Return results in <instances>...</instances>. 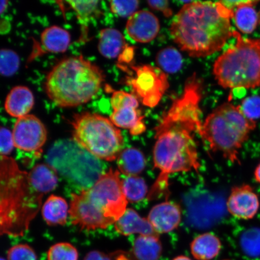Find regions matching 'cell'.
<instances>
[{"label":"cell","instance_id":"ac0fdd59","mask_svg":"<svg viewBox=\"0 0 260 260\" xmlns=\"http://www.w3.org/2000/svg\"><path fill=\"white\" fill-rule=\"evenodd\" d=\"M126 47L124 37L116 29L107 28L100 32L99 50L103 56L107 58L118 57Z\"/></svg>","mask_w":260,"mask_h":260},{"label":"cell","instance_id":"ba28073f","mask_svg":"<svg viewBox=\"0 0 260 260\" xmlns=\"http://www.w3.org/2000/svg\"><path fill=\"white\" fill-rule=\"evenodd\" d=\"M73 140L99 160L113 161L123 150L124 141L111 120L99 114H76L71 121Z\"/></svg>","mask_w":260,"mask_h":260},{"label":"cell","instance_id":"484cf974","mask_svg":"<svg viewBox=\"0 0 260 260\" xmlns=\"http://www.w3.org/2000/svg\"><path fill=\"white\" fill-rule=\"evenodd\" d=\"M158 68L165 73L174 74L180 71L183 57L176 48L169 47L159 51L155 58Z\"/></svg>","mask_w":260,"mask_h":260},{"label":"cell","instance_id":"836d02e7","mask_svg":"<svg viewBox=\"0 0 260 260\" xmlns=\"http://www.w3.org/2000/svg\"><path fill=\"white\" fill-rule=\"evenodd\" d=\"M15 146L12 132L5 127L0 129V151L1 155L8 156Z\"/></svg>","mask_w":260,"mask_h":260},{"label":"cell","instance_id":"2e32d148","mask_svg":"<svg viewBox=\"0 0 260 260\" xmlns=\"http://www.w3.org/2000/svg\"><path fill=\"white\" fill-rule=\"evenodd\" d=\"M114 225L117 233L123 236H129L133 234H139L140 236L158 235L148 218L140 216L137 211L132 209H126Z\"/></svg>","mask_w":260,"mask_h":260},{"label":"cell","instance_id":"5bb4252c","mask_svg":"<svg viewBox=\"0 0 260 260\" xmlns=\"http://www.w3.org/2000/svg\"><path fill=\"white\" fill-rule=\"evenodd\" d=\"M158 19L151 12L139 11L130 16L126 29L133 40L139 43H148L154 40L160 31Z\"/></svg>","mask_w":260,"mask_h":260},{"label":"cell","instance_id":"83f0119b","mask_svg":"<svg viewBox=\"0 0 260 260\" xmlns=\"http://www.w3.org/2000/svg\"><path fill=\"white\" fill-rule=\"evenodd\" d=\"M240 246L242 251L249 257L260 256V231L250 229L244 233L240 238Z\"/></svg>","mask_w":260,"mask_h":260},{"label":"cell","instance_id":"ab89813d","mask_svg":"<svg viewBox=\"0 0 260 260\" xmlns=\"http://www.w3.org/2000/svg\"><path fill=\"white\" fill-rule=\"evenodd\" d=\"M255 179L260 184V164L256 167L254 172Z\"/></svg>","mask_w":260,"mask_h":260},{"label":"cell","instance_id":"277c9868","mask_svg":"<svg viewBox=\"0 0 260 260\" xmlns=\"http://www.w3.org/2000/svg\"><path fill=\"white\" fill-rule=\"evenodd\" d=\"M128 203L119 172L110 168L92 187L71 194V222L82 230L106 229L121 218Z\"/></svg>","mask_w":260,"mask_h":260},{"label":"cell","instance_id":"ee69618b","mask_svg":"<svg viewBox=\"0 0 260 260\" xmlns=\"http://www.w3.org/2000/svg\"><path fill=\"white\" fill-rule=\"evenodd\" d=\"M1 260H7V259L2 258Z\"/></svg>","mask_w":260,"mask_h":260},{"label":"cell","instance_id":"603a6c76","mask_svg":"<svg viewBox=\"0 0 260 260\" xmlns=\"http://www.w3.org/2000/svg\"><path fill=\"white\" fill-rule=\"evenodd\" d=\"M133 251L138 260H158L162 252L158 235L139 236L133 244Z\"/></svg>","mask_w":260,"mask_h":260},{"label":"cell","instance_id":"ffe728a7","mask_svg":"<svg viewBox=\"0 0 260 260\" xmlns=\"http://www.w3.org/2000/svg\"><path fill=\"white\" fill-rule=\"evenodd\" d=\"M42 214L48 225H63L67 222L70 209L63 198L52 194L42 206Z\"/></svg>","mask_w":260,"mask_h":260},{"label":"cell","instance_id":"f35d334b","mask_svg":"<svg viewBox=\"0 0 260 260\" xmlns=\"http://www.w3.org/2000/svg\"><path fill=\"white\" fill-rule=\"evenodd\" d=\"M233 95L236 98H240L246 94V89L244 88H235L233 89Z\"/></svg>","mask_w":260,"mask_h":260},{"label":"cell","instance_id":"d6a6232c","mask_svg":"<svg viewBox=\"0 0 260 260\" xmlns=\"http://www.w3.org/2000/svg\"><path fill=\"white\" fill-rule=\"evenodd\" d=\"M7 260H37V255L30 246L19 244L10 248Z\"/></svg>","mask_w":260,"mask_h":260},{"label":"cell","instance_id":"f1b7e54d","mask_svg":"<svg viewBox=\"0 0 260 260\" xmlns=\"http://www.w3.org/2000/svg\"><path fill=\"white\" fill-rule=\"evenodd\" d=\"M79 252L71 243L61 242L55 244L49 249L47 260H78Z\"/></svg>","mask_w":260,"mask_h":260},{"label":"cell","instance_id":"f6af8a7d","mask_svg":"<svg viewBox=\"0 0 260 260\" xmlns=\"http://www.w3.org/2000/svg\"><path fill=\"white\" fill-rule=\"evenodd\" d=\"M224 260H229V259H224Z\"/></svg>","mask_w":260,"mask_h":260},{"label":"cell","instance_id":"4316f807","mask_svg":"<svg viewBox=\"0 0 260 260\" xmlns=\"http://www.w3.org/2000/svg\"><path fill=\"white\" fill-rule=\"evenodd\" d=\"M123 193L128 202L136 203L148 195V188L145 181L139 176L126 177L122 180Z\"/></svg>","mask_w":260,"mask_h":260},{"label":"cell","instance_id":"e575fe53","mask_svg":"<svg viewBox=\"0 0 260 260\" xmlns=\"http://www.w3.org/2000/svg\"><path fill=\"white\" fill-rule=\"evenodd\" d=\"M148 4L151 9L162 12L166 17H170L172 15V11L170 8V3L167 0L148 1Z\"/></svg>","mask_w":260,"mask_h":260},{"label":"cell","instance_id":"3957f363","mask_svg":"<svg viewBox=\"0 0 260 260\" xmlns=\"http://www.w3.org/2000/svg\"><path fill=\"white\" fill-rule=\"evenodd\" d=\"M234 15L235 12L220 2H191L174 16L171 35L190 56H209L220 51L233 37L230 19Z\"/></svg>","mask_w":260,"mask_h":260},{"label":"cell","instance_id":"d4e9b609","mask_svg":"<svg viewBox=\"0 0 260 260\" xmlns=\"http://www.w3.org/2000/svg\"><path fill=\"white\" fill-rule=\"evenodd\" d=\"M76 13L78 20L81 26L83 39L86 37L87 30L92 19L99 16V1L67 2Z\"/></svg>","mask_w":260,"mask_h":260},{"label":"cell","instance_id":"7a4b0ae2","mask_svg":"<svg viewBox=\"0 0 260 260\" xmlns=\"http://www.w3.org/2000/svg\"><path fill=\"white\" fill-rule=\"evenodd\" d=\"M57 173L48 164L22 171L14 158L1 155L0 234L24 236L40 210L44 195L56 188Z\"/></svg>","mask_w":260,"mask_h":260},{"label":"cell","instance_id":"60d3db41","mask_svg":"<svg viewBox=\"0 0 260 260\" xmlns=\"http://www.w3.org/2000/svg\"><path fill=\"white\" fill-rule=\"evenodd\" d=\"M8 5V1H1V14H3V12L6 11V8H7Z\"/></svg>","mask_w":260,"mask_h":260},{"label":"cell","instance_id":"44dd1931","mask_svg":"<svg viewBox=\"0 0 260 260\" xmlns=\"http://www.w3.org/2000/svg\"><path fill=\"white\" fill-rule=\"evenodd\" d=\"M41 41L42 47L49 53H63L69 47L71 36L64 28L53 25L42 32Z\"/></svg>","mask_w":260,"mask_h":260},{"label":"cell","instance_id":"74e56055","mask_svg":"<svg viewBox=\"0 0 260 260\" xmlns=\"http://www.w3.org/2000/svg\"><path fill=\"white\" fill-rule=\"evenodd\" d=\"M246 2V1H232H232H220V2L228 9L235 12V10L238 8L240 5L243 4V3H245Z\"/></svg>","mask_w":260,"mask_h":260},{"label":"cell","instance_id":"f546056e","mask_svg":"<svg viewBox=\"0 0 260 260\" xmlns=\"http://www.w3.org/2000/svg\"><path fill=\"white\" fill-rule=\"evenodd\" d=\"M0 55V72L3 76H12L17 72L20 64L18 55L7 48L2 49Z\"/></svg>","mask_w":260,"mask_h":260},{"label":"cell","instance_id":"9a60e30c","mask_svg":"<svg viewBox=\"0 0 260 260\" xmlns=\"http://www.w3.org/2000/svg\"><path fill=\"white\" fill-rule=\"evenodd\" d=\"M147 218L157 235L170 233L181 222L180 207L176 203L166 201L153 207Z\"/></svg>","mask_w":260,"mask_h":260},{"label":"cell","instance_id":"9c48e42d","mask_svg":"<svg viewBox=\"0 0 260 260\" xmlns=\"http://www.w3.org/2000/svg\"><path fill=\"white\" fill-rule=\"evenodd\" d=\"M47 161L57 174L82 190L92 187L104 174L100 160L74 140L55 143L48 152Z\"/></svg>","mask_w":260,"mask_h":260},{"label":"cell","instance_id":"cb8c5ba5","mask_svg":"<svg viewBox=\"0 0 260 260\" xmlns=\"http://www.w3.org/2000/svg\"><path fill=\"white\" fill-rule=\"evenodd\" d=\"M256 3L258 2L246 1L235 11L234 18L236 27L243 34H252L259 24V13L254 8Z\"/></svg>","mask_w":260,"mask_h":260},{"label":"cell","instance_id":"b9f144b4","mask_svg":"<svg viewBox=\"0 0 260 260\" xmlns=\"http://www.w3.org/2000/svg\"><path fill=\"white\" fill-rule=\"evenodd\" d=\"M172 260H192L190 259L189 257H187V256L185 255H180L177 256V257L174 258Z\"/></svg>","mask_w":260,"mask_h":260},{"label":"cell","instance_id":"30bf717a","mask_svg":"<svg viewBox=\"0 0 260 260\" xmlns=\"http://www.w3.org/2000/svg\"><path fill=\"white\" fill-rule=\"evenodd\" d=\"M131 68L136 76L127 78L126 83L132 87L135 95L145 106L152 108L157 106L170 86L167 74L149 64L133 65Z\"/></svg>","mask_w":260,"mask_h":260},{"label":"cell","instance_id":"e0dca14e","mask_svg":"<svg viewBox=\"0 0 260 260\" xmlns=\"http://www.w3.org/2000/svg\"><path fill=\"white\" fill-rule=\"evenodd\" d=\"M34 103V96L28 87L16 86L6 97L5 109L10 116L19 118L28 115Z\"/></svg>","mask_w":260,"mask_h":260},{"label":"cell","instance_id":"8d00e7d4","mask_svg":"<svg viewBox=\"0 0 260 260\" xmlns=\"http://www.w3.org/2000/svg\"><path fill=\"white\" fill-rule=\"evenodd\" d=\"M133 56H134V48L127 46L119 56V60L123 62L128 63L133 59Z\"/></svg>","mask_w":260,"mask_h":260},{"label":"cell","instance_id":"7bdbcfd3","mask_svg":"<svg viewBox=\"0 0 260 260\" xmlns=\"http://www.w3.org/2000/svg\"><path fill=\"white\" fill-rule=\"evenodd\" d=\"M259 24H260V11L259 12Z\"/></svg>","mask_w":260,"mask_h":260},{"label":"cell","instance_id":"1f68e13d","mask_svg":"<svg viewBox=\"0 0 260 260\" xmlns=\"http://www.w3.org/2000/svg\"><path fill=\"white\" fill-rule=\"evenodd\" d=\"M243 115L249 119L254 121L260 118V97L252 96L246 98L239 106Z\"/></svg>","mask_w":260,"mask_h":260},{"label":"cell","instance_id":"8992f818","mask_svg":"<svg viewBox=\"0 0 260 260\" xmlns=\"http://www.w3.org/2000/svg\"><path fill=\"white\" fill-rule=\"evenodd\" d=\"M255 126V122L247 118L239 106L225 103L207 117L199 135L211 151L239 162V150Z\"/></svg>","mask_w":260,"mask_h":260},{"label":"cell","instance_id":"8fae6325","mask_svg":"<svg viewBox=\"0 0 260 260\" xmlns=\"http://www.w3.org/2000/svg\"><path fill=\"white\" fill-rule=\"evenodd\" d=\"M113 112L110 119L117 127L128 129L132 136L142 135L146 130L145 118L138 110L139 102L133 94L122 90L115 91L111 97Z\"/></svg>","mask_w":260,"mask_h":260},{"label":"cell","instance_id":"7402d4cb","mask_svg":"<svg viewBox=\"0 0 260 260\" xmlns=\"http://www.w3.org/2000/svg\"><path fill=\"white\" fill-rule=\"evenodd\" d=\"M117 165L119 171L126 177L138 176L145 170V157L137 148H126L117 158Z\"/></svg>","mask_w":260,"mask_h":260},{"label":"cell","instance_id":"7c38bea8","mask_svg":"<svg viewBox=\"0 0 260 260\" xmlns=\"http://www.w3.org/2000/svg\"><path fill=\"white\" fill-rule=\"evenodd\" d=\"M12 135L15 147L26 152L40 151L47 139V131L44 123L32 115L18 118Z\"/></svg>","mask_w":260,"mask_h":260},{"label":"cell","instance_id":"4fadbf2b","mask_svg":"<svg viewBox=\"0 0 260 260\" xmlns=\"http://www.w3.org/2000/svg\"><path fill=\"white\" fill-rule=\"evenodd\" d=\"M226 207L229 212L236 218L251 219L258 212L259 201L252 187L243 184L232 188Z\"/></svg>","mask_w":260,"mask_h":260},{"label":"cell","instance_id":"6da1fadb","mask_svg":"<svg viewBox=\"0 0 260 260\" xmlns=\"http://www.w3.org/2000/svg\"><path fill=\"white\" fill-rule=\"evenodd\" d=\"M202 82L194 74L185 84L183 95L174 101L155 127L154 167L157 179L148 199L153 201L171 195L170 177L181 172H198L201 168L195 134L200 135L203 123L200 107Z\"/></svg>","mask_w":260,"mask_h":260},{"label":"cell","instance_id":"5b68a950","mask_svg":"<svg viewBox=\"0 0 260 260\" xmlns=\"http://www.w3.org/2000/svg\"><path fill=\"white\" fill-rule=\"evenodd\" d=\"M105 78L99 67L82 56L70 57L55 65L48 74L44 88L55 105L69 108L93 99Z\"/></svg>","mask_w":260,"mask_h":260},{"label":"cell","instance_id":"52a82bcc","mask_svg":"<svg viewBox=\"0 0 260 260\" xmlns=\"http://www.w3.org/2000/svg\"><path fill=\"white\" fill-rule=\"evenodd\" d=\"M236 44L216 60L213 74L223 88L252 89L260 86V40L245 38L234 30Z\"/></svg>","mask_w":260,"mask_h":260},{"label":"cell","instance_id":"d590c367","mask_svg":"<svg viewBox=\"0 0 260 260\" xmlns=\"http://www.w3.org/2000/svg\"><path fill=\"white\" fill-rule=\"evenodd\" d=\"M84 260H113L111 256L99 251H92L86 255Z\"/></svg>","mask_w":260,"mask_h":260},{"label":"cell","instance_id":"4dcf8cb0","mask_svg":"<svg viewBox=\"0 0 260 260\" xmlns=\"http://www.w3.org/2000/svg\"><path fill=\"white\" fill-rule=\"evenodd\" d=\"M139 2L134 1H111L110 6L114 14L125 18L135 14L139 8Z\"/></svg>","mask_w":260,"mask_h":260},{"label":"cell","instance_id":"d6986e66","mask_svg":"<svg viewBox=\"0 0 260 260\" xmlns=\"http://www.w3.org/2000/svg\"><path fill=\"white\" fill-rule=\"evenodd\" d=\"M222 244L216 236L206 233L198 236L190 244V251L197 260H211L218 255Z\"/></svg>","mask_w":260,"mask_h":260}]
</instances>
